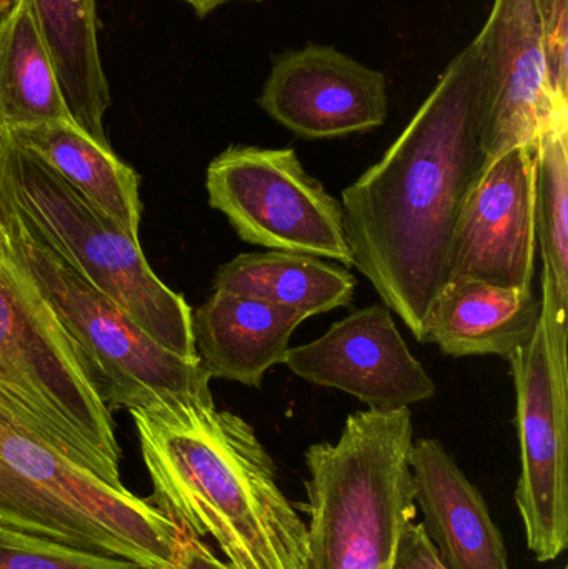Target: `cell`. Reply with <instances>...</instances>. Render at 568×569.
Listing matches in <instances>:
<instances>
[{
    "label": "cell",
    "instance_id": "6da1fadb",
    "mask_svg": "<svg viewBox=\"0 0 568 569\" xmlns=\"http://www.w3.org/2000/svg\"><path fill=\"white\" fill-rule=\"evenodd\" d=\"M484 163L476 37L340 202L352 267L417 341L446 283L450 240Z\"/></svg>",
    "mask_w": 568,
    "mask_h": 569
},
{
    "label": "cell",
    "instance_id": "7a4b0ae2",
    "mask_svg": "<svg viewBox=\"0 0 568 569\" xmlns=\"http://www.w3.org/2000/svg\"><path fill=\"white\" fill-rule=\"evenodd\" d=\"M152 480L147 498L226 569H309V535L253 428L213 398L169 397L129 410Z\"/></svg>",
    "mask_w": 568,
    "mask_h": 569
},
{
    "label": "cell",
    "instance_id": "3957f363",
    "mask_svg": "<svg viewBox=\"0 0 568 569\" xmlns=\"http://www.w3.org/2000/svg\"><path fill=\"white\" fill-rule=\"evenodd\" d=\"M0 525L146 568L173 569L182 528L63 455L0 395Z\"/></svg>",
    "mask_w": 568,
    "mask_h": 569
},
{
    "label": "cell",
    "instance_id": "277c9868",
    "mask_svg": "<svg viewBox=\"0 0 568 569\" xmlns=\"http://www.w3.org/2000/svg\"><path fill=\"white\" fill-rule=\"evenodd\" d=\"M410 408L349 415L336 443L307 448L309 569H392L416 518Z\"/></svg>",
    "mask_w": 568,
    "mask_h": 569
},
{
    "label": "cell",
    "instance_id": "5b68a950",
    "mask_svg": "<svg viewBox=\"0 0 568 569\" xmlns=\"http://www.w3.org/2000/svg\"><path fill=\"white\" fill-rule=\"evenodd\" d=\"M0 250L69 335L110 413L169 397L212 398L202 361L183 360L157 343L2 199Z\"/></svg>",
    "mask_w": 568,
    "mask_h": 569
},
{
    "label": "cell",
    "instance_id": "8992f818",
    "mask_svg": "<svg viewBox=\"0 0 568 569\" xmlns=\"http://www.w3.org/2000/svg\"><path fill=\"white\" fill-rule=\"evenodd\" d=\"M0 199L157 343L183 360L200 361L193 340L192 308L153 273L139 239L130 237L3 130Z\"/></svg>",
    "mask_w": 568,
    "mask_h": 569
},
{
    "label": "cell",
    "instance_id": "52a82bcc",
    "mask_svg": "<svg viewBox=\"0 0 568 569\" xmlns=\"http://www.w3.org/2000/svg\"><path fill=\"white\" fill-rule=\"evenodd\" d=\"M0 395L70 460L126 490L112 413L69 335L2 250Z\"/></svg>",
    "mask_w": 568,
    "mask_h": 569
},
{
    "label": "cell",
    "instance_id": "ba28073f",
    "mask_svg": "<svg viewBox=\"0 0 568 569\" xmlns=\"http://www.w3.org/2000/svg\"><path fill=\"white\" fill-rule=\"evenodd\" d=\"M567 308L542 276L536 333L509 358L517 393L522 471L516 503L527 547L542 563L568 548Z\"/></svg>",
    "mask_w": 568,
    "mask_h": 569
},
{
    "label": "cell",
    "instance_id": "9c48e42d",
    "mask_svg": "<svg viewBox=\"0 0 568 569\" xmlns=\"http://www.w3.org/2000/svg\"><path fill=\"white\" fill-rule=\"evenodd\" d=\"M206 187L243 242L352 267L342 206L296 150L229 147L210 162Z\"/></svg>",
    "mask_w": 568,
    "mask_h": 569
},
{
    "label": "cell",
    "instance_id": "30bf717a",
    "mask_svg": "<svg viewBox=\"0 0 568 569\" xmlns=\"http://www.w3.org/2000/svg\"><path fill=\"white\" fill-rule=\"evenodd\" d=\"M480 43V147L487 160L536 149L544 132L568 119L550 89L539 0H494Z\"/></svg>",
    "mask_w": 568,
    "mask_h": 569
},
{
    "label": "cell",
    "instance_id": "8fae6325",
    "mask_svg": "<svg viewBox=\"0 0 568 569\" xmlns=\"http://www.w3.org/2000/svg\"><path fill=\"white\" fill-rule=\"evenodd\" d=\"M536 177L534 147H516L484 163L450 240L446 283L476 280L532 287Z\"/></svg>",
    "mask_w": 568,
    "mask_h": 569
},
{
    "label": "cell",
    "instance_id": "7c38bea8",
    "mask_svg": "<svg viewBox=\"0 0 568 569\" xmlns=\"http://www.w3.org/2000/svg\"><path fill=\"white\" fill-rule=\"evenodd\" d=\"M257 103L307 140L370 132L389 116L386 76L320 43L277 56Z\"/></svg>",
    "mask_w": 568,
    "mask_h": 569
},
{
    "label": "cell",
    "instance_id": "4fadbf2b",
    "mask_svg": "<svg viewBox=\"0 0 568 569\" xmlns=\"http://www.w3.org/2000/svg\"><path fill=\"white\" fill-rule=\"evenodd\" d=\"M283 365L309 383L359 398L369 410L410 408L437 393L386 305L352 311L317 340L289 348Z\"/></svg>",
    "mask_w": 568,
    "mask_h": 569
},
{
    "label": "cell",
    "instance_id": "5bb4252c",
    "mask_svg": "<svg viewBox=\"0 0 568 569\" xmlns=\"http://www.w3.org/2000/svg\"><path fill=\"white\" fill-rule=\"evenodd\" d=\"M410 470L423 530L447 569H512L482 493L439 440L413 441Z\"/></svg>",
    "mask_w": 568,
    "mask_h": 569
},
{
    "label": "cell",
    "instance_id": "9a60e30c",
    "mask_svg": "<svg viewBox=\"0 0 568 569\" xmlns=\"http://www.w3.org/2000/svg\"><path fill=\"white\" fill-rule=\"evenodd\" d=\"M306 320L259 298L213 290L192 311L193 340L210 378L259 388L270 368L286 363L290 338Z\"/></svg>",
    "mask_w": 568,
    "mask_h": 569
},
{
    "label": "cell",
    "instance_id": "2e32d148",
    "mask_svg": "<svg viewBox=\"0 0 568 569\" xmlns=\"http://www.w3.org/2000/svg\"><path fill=\"white\" fill-rule=\"evenodd\" d=\"M540 300L534 288L500 287L476 280L447 282L430 307L422 343L444 355L509 360L536 333Z\"/></svg>",
    "mask_w": 568,
    "mask_h": 569
},
{
    "label": "cell",
    "instance_id": "e0dca14e",
    "mask_svg": "<svg viewBox=\"0 0 568 569\" xmlns=\"http://www.w3.org/2000/svg\"><path fill=\"white\" fill-rule=\"evenodd\" d=\"M7 136L56 170L73 190L139 239L142 202L139 176L112 147L100 146L73 120L3 130Z\"/></svg>",
    "mask_w": 568,
    "mask_h": 569
},
{
    "label": "cell",
    "instance_id": "ac0fdd59",
    "mask_svg": "<svg viewBox=\"0 0 568 569\" xmlns=\"http://www.w3.org/2000/svg\"><path fill=\"white\" fill-rule=\"evenodd\" d=\"M73 122L103 147L109 80L100 60L96 0H27Z\"/></svg>",
    "mask_w": 568,
    "mask_h": 569
},
{
    "label": "cell",
    "instance_id": "d6986e66",
    "mask_svg": "<svg viewBox=\"0 0 568 569\" xmlns=\"http://www.w3.org/2000/svg\"><path fill=\"white\" fill-rule=\"evenodd\" d=\"M356 287V277L342 267L280 250L240 253L220 267L213 282V290L259 298L307 318L349 307Z\"/></svg>",
    "mask_w": 568,
    "mask_h": 569
},
{
    "label": "cell",
    "instance_id": "ffe728a7",
    "mask_svg": "<svg viewBox=\"0 0 568 569\" xmlns=\"http://www.w3.org/2000/svg\"><path fill=\"white\" fill-rule=\"evenodd\" d=\"M72 120L27 0L0 12V130Z\"/></svg>",
    "mask_w": 568,
    "mask_h": 569
},
{
    "label": "cell",
    "instance_id": "44dd1931",
    "mask_svg": "<svg viewBox=\"0 0 568 569\" xmlns=\"http://www.w3.org/2000/svg\"><path fill=\"white\" fill-rule=\"evenodd\" d=\"M537 246L557 300L568 308V119L554 123L536 147Z\"/></svg>",
    "mask_w": 568,
    "mask_h": 569
},
{
    "label": "cell",
    "instance_id": "7402d4cb",
    "mask_svg": "<svg viewBox=\"0 0 568 569\" xmlns=\"http://www.w3.org/2000/svg\"><path fill=\"white\" fill-rule=\"evenodd\" d=\"M0 569H152L0 525Z\"/></svg>",
    "mask_w": 568,
    "mask_h": 569
},
{
    "label": "cell",
    "instance_id": "603a6c76",
    "mask_svg": "<svg viewBox=\"0 0 568 569\" xmlns=\"http://www.w3.org/2000/svg\"><path fill=\"white\" fill-rule=\"evenodd\" d=\"M550 89L568 103V0H539Z\"/></svg>",
    "mask_w": 568,
    "mask_h": 569
},
{
    "label": "cell",
    "instance_id": "cb8c5ba5",
    "mask_svg": "<svg viewBox=\"0 0 568 569\" xmlns=\"http://www.w3.org/2000/svg\"><path fill=\"white\" fill-rule=\"evenodd\" d=\"M392 569H447L422 523L412 521L407 525L400 537Z\"/></svg>",
    "mask_w": 568,
    "mask_h": 569
},
{
    "label": "cell",
    "instance_id": "d4e9b609",
    "mask_svg": "<svg viewBox=\"0 0 568 569\" xmlns=\"http://www.w3.org/2000/svg\"><path fill=\"white\" fill-rule=\"evenodd\" d=\"M173 569H226V565L212 553L200 538L182 530Z\"/></svg>",
    "mask_w": 568,
    "mask_h": 569
},
{
    "label": "cell",
    "instance_id": "484cf974",
    "mask_svg": "<svg viewBox=\"0 0 568 569\" xmlns=\"http://www.w3.org/2000/svg\"><path fill=\"white\" fill-rule=\"evenodd\" d=\"M182 2L189 3L196 10L197 16L207 17L213 10L229 2H262V0H182Z\"/></svg>",
    "mask_w": 568,
    "mask_h": 569
},
{
    "label": "cell",
    "instance_id": "4316f807",
    "mask_svg": "<svg viewBox=\"0 0 568 569\" xmlns=\"http://www.w3.org/2000/svg\"><path fill=\"white\" fill-rule=\"evenodd\" d=\"M10 0H0V12H2L3 9H6L7 6H9Z\"/></svg>",
    "mask_w": 568,
    "mask_h": 569
}]
</instances>
